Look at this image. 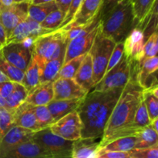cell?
Listing matches in <instances>:
<instances>
[{"instance_id":"6da1fadb","label":"cell","mask_w":158,"mask_h":158,"mask_svg":"<svg viewBox=\"0 0 158 158\" xmlns=\"http://www.w3.org/2000/svg\"><path fill=\"white\" fill-rule=\"evenodd\" d=\"M143 90L135 76L131 75L106 123L100 139L101 148L115 139L135 136L137 131L134 127V116L142 100Z\"/></svg>"},{"instance_id":"7a4b0ae2","label":"cell","mask_w":158,"mask_h":158,"mask_svg":"<svg viewBox=\"0 0 158 158\" xmlns=\"http://www.w3.org/2000/svg\"><path fill=\"white\" fill-rule=\"evenodd\" d=\"M123 89L89 91L77 109L82 123V138L101 139Z\"/></svg>"},{"instance_id":"3957f363","label":"cell","mask_w":158,"mask_h":158,"mask_svg":"<svg viewBox=\"0 0 158 158\" xmlns=\"http://www.w3.org/2000/svg\"><path fill=\"white\" fill-rule=\"evenodd\" d=\"M136 26L131 0H122L100 18V31L117 43L124 41Z\"/></svg>"},{"instance_id":"277c9868","label":"cell","mask_w":158,"mask_h":158,"mask_svg":"<svg viewBox=\"0 0 158 158\" xmlns=\"http://www.w3.org/2000/svg\"><path fill=\"white\" fill-rule=\"evenodd\" d=\"M67 40L64 29H58L37 37L32 42V57L38 66L48 60L65 56Z\"/></svg>"},{"instance_id":"5b68a950","label":"cell","mask_w":158,"mask_h":158,"mask_svg":"<svg viewBox=\"0 0 158 158\" xmlns=\"http://www.w3.org/2000/svg\"><path fill=\"white\" fill-rule=\"evenodd\" d=\"M115 45V42L103 35L99 29L89 52L92 59L94 86L100 81L106 72L108 62Z\"/></svg>"},{"instance_id":"8992f818","label":"cell","mask_w":158,"mask_h":158,"mask_svg":"<svg viewBox=\"0 0 158 158\" xmlns=\"http://www.w3.org/2000/svg\"><path fill=\"white\" fill-rule=\"evenodd\" d=\"M32 139L44 148L52 158L72 157L73 141L55 134L49 127L35 131Z\"/></svg>"},{"instance_id":"52a82bcc","label":"cell","mask_w":158,"mask_h":158,"mask_svg":"<svg viewBox=\"0 0 158 158\" xmlns=\"http://www.w3.org/2000/svg\"><path fill=\"white\" fill-rule=\"evenodd\" d=\"M131 65L123 53L120 61L105 73L103 78L92 89L106 91L123 88L131 79Z\"/></svg>"},{"instance_id":"ba28073f","label":"cell","mask_w":158,"mask_h":158,"mask_svg":"<svg viewBox=\"0 0 158 158\" xmlns=\"http://www.w3.org/2000/svg\"><path fill=\"white\" fill-rule=\"evenodd\" d=\"M32 42L8 43L2 48L1 52L8 62L25 72L32 59Z\"/></svg>"},{"instance_id":"9c48e42d","label":"cell","mask_w":158,"mask_h":158,"mask_svg":"<svg viewBox=\"0 0 158 158\" xmlns=\"http://www.w3.org/2000/svg\"><path fill=\"white\" fill-rule=\"evenodd\" d=\"M49 128L52 133L66 140L74 141L81 138L82 123L77 110L53 122Z\"/></svg>"},{"instance_id":"30bf717a","label":"cell","mask_w":158,"mask_h":158,"mask_svg":"<svg viewBox=\"0 0 158 158\" xmlns=\"http://www.w3.org/2000/svg\"><path fill=\"white\" fill-rule=\"evenodd\" d=\"M144 35L140 28L135 26L123 41L124 52L131 65V70L134 72L139 63L144 57Z\"/></svg>"},{"instance_id":"8fae6325","label":"cell","mask_w":158,"mask_h":158,"mask_svg":"<svg viewBox=\"0 0 158 158\" xmlns=\"http://www.w3.org/2000/svg\"><path fill=\"white\" fill-rule=\"evenodd\" d=\"M29 3V1L14 2L11 6L1 8L0 23L4 27L7 37L17 25L28 17Z\"/></svg>"},{"instance_id":"7c38bea8","label":"cell","mask_w":158,"mask_h":158,"mask_svg":"<svg viewBox=\"0 0 158 158\" xmlns=\"http://www.w3.org/2000/svg\"><path fill=\"white\" fill-rule=\"evenodd\" d=\"M52 29H44L39 23L29 18V16L23 22L17 25L7 37L8 43H22V42L32 40L43 35L52 32Z\"/></svg>"},{"instance_id":"4fadbf2b","label":"cell","mask_w":158,"mask_h":158,"mask_svg":"<svg viewBox=\"0 0 158 158\" xmlns=\"http://www.w3.org/2000/svg\"><path fill=\"white\" fill-rule=\"evenodd\" d=\"M99 29H100V24L87 33L69 40L66 45L63 64L75 57L88 53L92 47Z\"/></svg>"},{"instance_id":"5bb4252c","label":"cell","mask_w":158,"mask_h":158,"mask_svg":"<svg viewBox=\"0 0 158 158\" xmlns=\"http://www.w3.org/2000/svg\"><path fill=\"white\" fill-rule=\"evenodd\" d=\"M53 91V100L83 99L89 93L74 79L69 78H57L54 80Z\"/></svg>"},{"instance_id":"9a60e30c","label":"cell","mask_w":158,"mask_h":158,"mask_svg":"<svg viewBox=\"0 0 158 158\" xmlns=\"http://www.w3.org/2000/svg\"><path fill=\"white\" fill-rule=\"evenodd\" d=\"M103 1V0H83L70 23L62 29L85 26L91 23L97 15H100V10Z\"/></svg>"},{"instance_id":"2e32d148","label":"cell","mask_w":158,"mask_h":158,"mask_svg":"<svg viewBox=\"0 0 158 158\" xmlns=\"http://www.w3.org/2000/svg\"><path fill=\"white\" fill-rule=\"evenodd\" d=\"M35 131L19 126H13L0 139V158L15 147L32 139Z\"/></svg>"},{"instance_id":"e0dca14e","label":"cell","mask_w":158,"mask_h":158,"mask_svg":"<svg viewBox=\"0 0 158 158\" xmlns=\"http://www.w3.org/2000/svg\"><path fill=\"white\" fill-rule=\"evenodd\" d=\"M2 158H52L32 139L23 142L4 154Z\"/></svg>"},{"instance_id":"ac0fdd59","label":"cell","mask_w":158,"mask_h":158,"mask_svg":"<svg viewBox=\"0 0 158 158\" xmlns=\"http://www.w3.org/2000/svg\"><path fill=\"white\" fill-rule=\"evenodd\" d=\"M13 124L32 131H39L33 106L25 101L13 111Z\"/></svg>"},{"instance_id":"d6986e66","label":"cell","mask_w":158,"mask_h":158,"mask_svg":"<svg viewBox=\"0 0 158 158\" xmlns=\"http://www.w3.org/2000/svg\"><path fill=\"white\" fill-rule=\"evenodd\" d=\"M54 97L53 82L40 83L29 92H28L26 102L32 106L47 105Z\"/></svg>"},{"instance_id":"ffe728a7","label":"cell","mask_w":158,"mask_h":158,"mask_svg":"<svg viewBox=\"0 0 158 158\" xmlns=\"http://www.w3.org/2000/svg\"><path fill=\"white\" fill-rule=\"evenodd\" d=\"M100 149V140L81 137L73 141L72 158H97Z\"/></svg>"},{"instance_id":"44dd1931","label":"cell","mask_w":158,"mask_h":158,"mask_svg":"<svg viewBox=\"0 0 158 158\" xmlns=\"http://www.w3.org/2000/svg\"><path fill=\"white\" fill-rule=\"evenodd\" d=\"M83 99H69V100H52L47 104L53 122L60 120L66 114L77 110Z\"/></svg>"},{"instance_id":"7402d4cb","label":"cell","mask_w":158,"mask_h":158,"mask_svg":"<svg viewBox=\"0 0 158 158\" xmlns=\"http://www.w3.org/2000/svg\"><path fill=\"white\" fill-rule=\"evenodd\" d=\"M93 72L92 59L89 52H88L85 55L73 79L82 87L90 91L94 87Z\"/></svg>"},{"instance_id":"603a6c76","label":"cell","mask_w":158,"mask_h":158,"mask_svg":"<svg viewBox=\"0 0 158 158\" xmlns=\"http://www.w3.org/2000/svg\"><path fill=\"white\" fill-rule=\"evenodd\" d=\"M65 56L48 60L39 66L40 70V83L53 82L57 79L59 71L63 64Z\"/></svg>"},{"instance_id":"cb8c5ba5","label":"cell","mask_w":158,"mask_h":158,"mask_svg":"<svg viewBox=\"0 0 158 158\" xmlns=\"http://www.w3.org/2000/svg\"><path fill=\"white\" fill-rule=\"evenodd\" d=\"M158 132L151 125L139 130L135 134L137 138L134 148H148L158 146Z\"/></svg>"},{"instance_id":"d4e9b609","label":"cell","mask_w":158,"mask_h":158,"mask_svg":"<svg viewBox=\"0 0 158 158\" xmlns=\"http://www.w3.org/2000/svg\"><path fill=\"white\" fill-rule=\"evenodd\" d=\"M28 90L24 86L18 82H15L14 88L10 95L5 99V107L13 112L19 106L26 101Z\"/></svg>"},{"instance_id":"484cf974","label":"cell","mask_w":158,"mask_h":158,"mask_svg":"<svg viewBox=\"0 0 158 158\" xmlns=\"http://www.w3.org/2000/svg\"><path fill=\"white\" fill-rule=\"evenodd\" d=\"M58 9L55 1L49 2L41 3V4H32L29 3V12L28 16L40 23L46 15L55 9Z\"/></svg>"},{"instance_id":"4316f807","label":"cell","mask_w":158,"mask_h":158,"mask_svg":"<svg viewBox=\"0 0 158 158\" xmlns=\"http://www.w3.org/2000/svg\"><path fill=\"white\" fill-rule=\"evenodd\" d=\"M28 92L40 84V70L36 61L32 57L29 65L24 73V76L20 82Z\"/></svg>"},{"instance_id":"83f0119b","label":"cell","mask_w":158,"mask_h":158,"mask_svg":"<svg viewBox=\"0 0 158 158\" xmlns=\"http://www.w3.org/2000/svg\"><path fill=\"white\" fill-rule=\"evenodd\" d=\"M157 0H131L133 10L137 26H138L146 19Z\"/></svg>"},{"instance_id":"f1b7e54d","label":"cell","mask_w":158,"mask_h":158,"mask_svg":"<svg viewBox=\"0 0 158 158\" xmlns=\"http://www.w3.org/2000/svg\"><path fill=\"white\" fill-rule=\"evenodd\" d=\"M136 140H137V138L135 136L120 137L108 143L101 149L105 150V151H130L135 148Z\"/></svg>"},{"instance_id":"f546056e","label":"cell","mask_w":158,"mask_h":158,"mask_svg":"<svg viewBox=\"0 0 158 158\" xmlns=\"http://www.w3.org/2000/svg\"><path fill=\"white\" fill-rule=\"evenodd\" d=\"M0 71L3 73L10 80L20 83L24 76V71L18 69L11 64L3 56L0 49Z\"/></svg>"},{"instance_id":"4dcf8cb0","label":"cell","mask_w":158,"mask_h":158,"mask_svg":"<svg viewBox=\"0 0 158 158\" xmlns=\"http://www.w3.org/2000/svg\"><path fill=\"white\" fill-rule=\"evenodd\" d=\"M86 55V54H85ZM85 55L80 56L72 59L67 63L63 64L62 67L59 71L57 78H69L73 79L84 58Z\"/></svg>"},{"instance_id":"1f68e13d","label":"cell","mask_w":158,"mask_h":158,"mask_svg":"<svg viewBox=\"0 0 158 158\" xmlns=\"http://www.w3.org/2000/svg\"><path fill=\"white\" fill-rule=\"evenodd\" d=\"M33 111L36 118L39 131L48 127L53 123V119L47 105L33 106Z\"/></svg>"},{"instance_id":"d6a6232c","label":"cell","mask_w":158,"mask_h":158,"mask_svg":"<svg viewBox=\"0 0 158 158\" xmlns=\"http://www.w3.org/2000/svg\"><path fill=\"white\" fill-rule=\"evenodd\" d=\"M65 15L66 14L59 9H55L46 15V18L40 23V26L44 29L52 30L58 29L61 23H63Z\"/></svg>"},{"instance_id":"836d02e7","label":"cell","mask_w":158,"mask_h":158,"mask_svg":"<svg viewBox=\"0 0 158 158\" xmlns=\"http://www.w3.org/2000/svg\"><path fill=\"white\" fill-rule=\"evenodd\" d=\"M142 98L146 105L151 121L158 117V97H155L150 89H143Z\"/></svg>"},{"instance_id":"e575fe53","label":"cell","mask_w":158,"mask_h":158,"mask_svg":"<svg viewBox=\"0 0 158 158\" xmlns=\"http://www.w3.org/2000/svg\"><path fill=\"white\" fill-rule=\"evenodd\" d=\"M150 123H151V119L148 115L146 105H145L143 98H142L141 102L139 104L137 111H136L135 116H134V127L137 132L139 130L148 126Z\"/></svg>"},{"instance_id":"d590c367","label":"cell","mask_w":158,"mask_h":158,"mask_svg":"<svg viewBox=\"0 0 158 158\" xmlns=\"http://www.w3.org/2000/svg\"><path fill=\"white\" fill-rule=\"evenodd\" d=\"M13 126V112L5 106L0 107V139Z\"/></svg>"},{"instance_id":"8d00e7d4","label":"cell","mask_w":158,"mask_h":158,"mask_svg":"<svg viewBox=\"0 0 158 158\" xmlns=\"http://www.w3.org/2000/svg\"><path fill=\"white\" fill-rule=\"evenodd\" d=\"M158 49V34L157 30L154 31L145 41L143 46L144 57H152L157 55Z\"/></svg>"},{"instance_id":"74e56055","label":"cell","mask_w":158,"mask_h":158,"mask_svg":"<svg viewBox=\"0 0 158 158\" xmlns=\"http://www.w3.org/2000/svg\"><path fill=\"white\" fill-rule=\"evenodd\" d=\"M158 146L148 148H134L130 151V158H157Z\"/></svg>"},{"instance_id":"f35d334b","label":"cell","mask_w":158,"mask_h":158,"mask_svg":"<svg viewBox=\"0 0 158 158\" xmlns=\"http://www.w3.org/2000/svg\"><path fill=\"white\" fill-rule=\"evenodd\" d=\"M124 52V47H123V42L116 43L114 49L112 51L110 57L109 62H108L106 71L110 70L112 67H114L117 63L120 60Z\"/></svg>"},{"instance_id":"ab89813d","label":"cell","mask_w":158,"mask_h":158,"mask_svg":"<svg viewBox=\"0 0 158 158\" xmlns=\"http://www.w3.org/2000/svg\"><path fill=\"white\" fill-rule=\"evenodd\" d=\"M82 2H83V0H72V2L70 3V6L69 7V9H68L67 12L65 15L63 23H61L59 29H63L65 26H67L69 23H70V22L73 20L75 14L78 11Z\"/></svg>"},{"instance_id":"60d3db41","label":"cell","mask_w":158,"mask_h":158,"mask_svg":"<svg viewBox=\"0 0 158 158\" xmlns=\"http://www.w3.org/2000/svg\"><path fill=\"white\" fill-rule=\"evenodd\" d=\"M97 158H130V151H105L100 149Z\"/></svg>"},{"instance_id":"b9f144b4","label":"cell","mask_w":158,"mask_h":158,"mask_svg":"<svg viewBox=\"0 0 158 158\" xmlns=\"http://www.w3.org/2000/svg\"><path fill=\"white\" fill-rule=\"evenodd\" d=\"M14 83L15 82L12 80H7V81L0 83V94L3 98L6 99L10 95L11 93L13 90Z\"/></svg>"},{"instance_id":"7bdbcfd3","label":"cell","mask_w":158,"mask_h":158,"mask_svg":"<svg viewBox=\"0 0 158 158\" xmlns=\"http://www.w3.org/2000/svg\"><path fill=\"white\" fill-rule=\"evenodd\" d=\"M120 1L122 0H103L100 10V18L107 13L115 5L120 2Z\"/></svg>"},{"instance_id":"ee69618b","label":"cell","mask_w":158,"mask_h":158,"mask_svg":"<svg viewBox=\"0 0 158 158\" xmlns=\"http://www.w3.org/2000/svg\"><path fill=\"white\" fill-rule=\"evenodd\" d=\"M71 2H72V0H55L57 8L63 12H64L65 14L67 12Z\"/></svg>"},{"instance_id":"f6af8a7d","label":"cell","mask_w":158,"mask_h":158,"mask_svg":"<svg viewBox=\"0 0 158 158\" xmlns=\"http://www.w3.org/2000/svg\"><path fill=\"white\" fill-rule=\"evenodd\" d=\"M6 41H7V35L6 30L2 25L0 23V49L6 44Z\"/></svg>"},{"instance_id":"bcb514c9","label":"cell","mask_w":158,"mask_h":158,"mask_svg":"<svg viewBox=\"0 0 158 158\" xmlns=\"http://www.w3.org/2000/svg\"><path fill=\"white\" fill-rule=\"evenodd\" d=\"M14 3L13 0H1L2 7H6V6H9Z\"/></svg>"},{"instance_id":"7dc6e473","label":"cell","mask_w":158,"mask_h":158,"mask_svg":"<svg viewBox=\"0 0 158 158\" xmlns=\"http://www.w3.org/2000/svg\"><path fill=\"white\" fill-rule=\"evenodd\" d=\"M52 1H55V0H32L31 3H32V4H41V3L49 2Z\"/></svg>"},{"instance_id":"c3c4849f","label":"cell","mask_w":158,"mask_h":158,"mask_svg":"<svg viewBox=\"0 0 158 158\" xmlns=\"http://www.w3.org/2000/svg\"><path fill=\"white\" fill-rule=\"evenodd\" d=\"M7 80H10L4 73H3L2 71H0V83H2V82L7 81Z\"/></svg>"},{"instance_id":"681fc988","label":"cell","mask_w":158,"mask_h":158,"mask_svg":"<svg viewBox=\"0 0 158 158\" xmlns=\"http://www.w3.org/2000/svg\"><path fill=\"white\" fill-rule=\"evenodd\" d=\"M3 106H5V99L2 97L0 94V107H3Z\"/></svg>"},{"instance_id":"f907efd6","label":"cell","mask_w":158,"mask_h":158,"mask_svg":"<svg viewBox=\"0 0 158 158\" xmlns=\"http://www.w3.org/2000/svg\"><path fill=\"white\" fill-rule=\"evenodd\" d=\"M25 1H29V0H13L14 2H25Z\"/></svg>"},{"instance_id":"816d5d0a","label":"cell","mask_w":158,"mask_h":158,"mask_svg":"<svg viewBox=\"0 0 158 158\" xmlns=\"http://www.w3.org/2000/svg\"><path fill=\"white\" fill-rule=\"evenodd\" d=\"M2 8V4H1V0H0V9H1Z\"/></svg>"},{"instance_id":"f5cc1de1","label":"cell","mask_w":158,"mask_h":158,"mask_svg":"<svg viewBox=\"0 0 158 158\" xmlns=\"http://www.w3.org/2000/svg\"><path fill=\"white\" fill-rule=\"evenodd\" d=\"M29 2H32V0H29Z\"/></svg>"}]
</instances>
